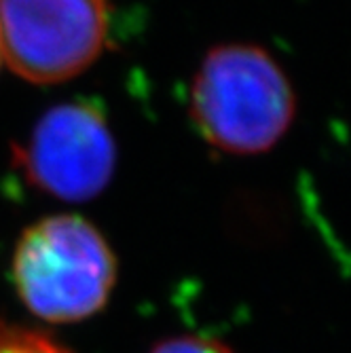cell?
Wrapping results in <instances>:
<instances>
[{
    "label": "cell",
    "mask_w": 351,
    "mask_h": 353,
    "mask_svg": "<svg viewBox=\"0 0 351 353\" xmlns=\"http://www.w3.org/2000/svg\"><path fill=\"white\" fill-rule=\"evenodd\" d=\"M152 353H233L227 345L208 336H176L157 345Z\"/></svg>",
    "instance_id": "cell-6"
},
{
    "label": "cell",
    "mask_w": 351,
    "mask_h": 353,
    "mask_svg": "<svg viewBox=\"0 0 351 353\" xmlns=\"http://www.w3.org/2000/svg\"><path fill=\"white\" fill-rule=\"evenodd\" d=\"M199 136L231 154L271 150L297 117L290 79L257 45L212 49L193 79L188 100Z\"/></svg>",
    "instance_id": "cell-1"
},
{
    "label": "cell",
    "mask_w": 351,
    "mask_h": 353,
    "mask_svg": "<svg viewBox=\"0 0 351 353\" xmlns=\"http://www.w3.org/2000/svg\"><path fill=\"white\" fill-rule=\"evenodd\" d=\"M15 165L32 186L51 197H98L117 165V146L104 112L93 102L53 106L15 148Z\"/></svg>",
    "instance_id": "cell-4"
},
{
    "label": "cell",
    "mask_w": 351,
    "mask_h": 353,
    "mask_svg": "<svg viewBox=\"0 0 351 353\" xmlns=\"http://www.w3.org/2000/svg\"><path fill=\"white\" fill-rule=\"evenodd\" d=\"M0 353H68V351L39 332L0 324Z\"/></svg>",
    "instance_id": "cell-5"
},
{
    "label": "cell",
    "mask_w": 351,
    "mask_h": 353,
    "mask_svg": "<svg viewBox=\"0 0 351 353\" xmlns=\"http://www.w3.org/2000/svg\"><path fill=\"white\" fill-rule=\"evenodd\" d=\"M5 66V63H3V55H0V68H3Z\"/></svg>",
    "instance_id": "cell-7"
},
{
    "label": "cell",
    "mask_w": 351,
    "mask_h": 353,
    "mask_svg": "<svg viewBox=\"0 0 351 353\" xmlns=\"http://www.w3.org/2000/svg\"><path fill=\"white\" fill-rule=\"evenodd\" d=\"M117 279L102 233L81 216L57 214L23 231L13 254V281L23 305L47 322L66 324L98 313Z\"/></svg>",
    "instance_id": "cell-2"
},
{
    "label": "cell",
    "mask_w": 351,
    "mask_h": 353,
    "mask_svg": "<svg viewBox=\"0 0 351 353\" xmlns=\"http://www.w3.org/2000/svg\"><path fill=\"white\" fill-rule=\"evenodd\" d=\"M110 0H0V55L19 79L57 85L106 47Z\"/></svg>",
    "instance_id": "cell-3"
}]
</instances>
